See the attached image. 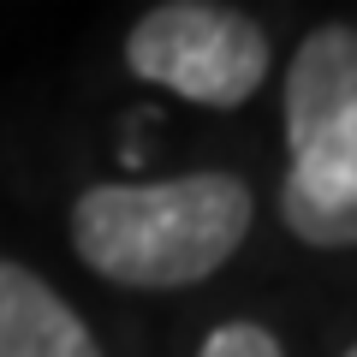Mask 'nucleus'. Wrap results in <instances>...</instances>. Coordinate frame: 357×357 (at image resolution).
Masks as SVG:
<instances>
[{
  "label": "nucleus",
  "mask_w": 357,
  "mask_h": 357,
  "mask_svg": "<svg viewBox=\"0 0 357 357\" xmlns=\"http://www.w3.org/2000/svg\"><path fill=\"white\" fill-rule=\"evenodd\" d=\"M0 357H102V345L42 274L0 262Z\"/></svg>",
  "instance_id": "obj_4"
},
{
  "label": "nucleus",
  "mask_w": 357,
  "mask_h": 357,
  "mask_svg": "<svg viewBox=\"0 0 357 357\" xmlns=\"http://www.w3.org/2000/svg\"><path fill=\"white\" fill-rule=\"evenodd\" d=\"M126 66L197 107H244L268 77V30L238 6L167 0L131 24Z\"/></svg>",
  "instance_id": "obj_3"
},
{
  "label": "nucleus",
  "mask_w": 357,
  "mask_h": 357,
  "mask_svg": "<svg viewBox=\"0 0 357 357\" xmlns=\"http://www.w3.org/2000/svg\"><path fill=\"white\" fill-rule=\"evenodd\" d=\"M250 185L238 173H185L161 185H89L72 203V250L102 280L178 292L208 280L250 232Z\"/></svg>",
  "instance_id": "obj_1"
},
{
  "label": "nucleus",
  "mask_w": 357,
  "mask_h": 357,
  "mask_svg": "<svg viewBox=\"0 0 357 357\" xmlns=\"http://www.w3.org/2000/svg\"><path fill=\"white\" fill-rule=\"evenodd\" d=\"M345 357H357V345H351V351H345Z\"/></svg>",
  "instance_id": "obj_6"
},
{
  "label": "nucleus",
  "mask_w": 357,
  "mask_h": 357,
  "mask_svg": "<svg viewBox=\"0 0 357 357\" xmlns=\"http://www.w3.org/2000/svg\"><path fill=\"white\" fill-rule=\"evenodd\" d=\"M197 357H286V351H280V340H274L262 321H220L203 340Z\"/></svg>",
  "instance_id": "obj_5"
},
{
  "label": "nucleus",
  "mask_w": 357,
  "mask_h": 357,
  "mask_svg": "<svg viewBox=\"0 0 357 357\" xmlns=\"http://www.w3.org/2000/svg\"><path fill=\"white\" fill-rule=\"evenodd\" d=\"M286 149L280 215L316 250L357 244V30L321 24L298 42L286 72Z\"/></svg>",
  "instance_id": "obj_2"
}]
</instances>
